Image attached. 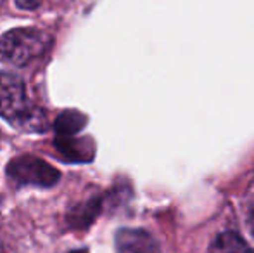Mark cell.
Instances as JSON below:
<instances>
[{
  "instance_id": "cell-1",
  "label": "cell",
  "mask_w": 254,
  "mask_h": 253,
  "mask_svg": "<svg viewBox=\"0 0 254 253\" xmlns=\"http://www.w3.org/2000/svg\"><path fill=\"white\" fill-rule=\"evenodd\" d=\"M0 116L19 130L45 132V115L31 102L26 84L9 71L0 73Z\"/></svg>"
},
{
  "instance_id": "cell-2",
  "label": "cell",
  "mask_w": 254,
  "mask_h": 253,
  "mask_svg": "<svg viewBox=\"0 0 254 253\" xmlns=\"http://www.w3.org/2000/svg\"><path fill=\"white\" fill-rule=\"evenodd\" d=\"M52 37L38 28H16L0 37V61L12 66L26 64L40 59L51 49Z\"/></svg>"
},
{
  "instance_id": "cell-3",
  "label": "cell",
  "mask_w": 254,
  "mask_h": 253,
  "mask_svg": "<svg viewBox=\"0 0 254 253\" xmlns=\"http://www.w3.org/2000/svg\"><path fill=\"white\" fill-rule=\"evenodd\" d=\"M7 175L10 180L19 186H40L49 187L59 180L61 173L52 169L44 160L35 158V156L24 155L12 160L7 167Z\"/></svg>"
},
{
  "instance_id": "cell-4",
  "label": "cell",
  "mask_w": 254,
  "mask_h": 253,
  "mask_svg": "<svg viewBox=\"0 0 254 253\" xmlns=\"http://www.w3.org/2000/svg\"><path fill=\"white\" fill-rule=\"evenodd\" d=\"M209 253H254V250L249 248V245L237 233L227 231L213 241Z\"/></svg>"
},
{
  "instance_id": "cell-5",
  "label": "cell",
  "mask_w": 254,
  "mask_h": 253,
  "mask_svg": "<svg viewBox=\"0 0 254 253\" xmlns=\"http://www.w3.org/2000/svg\"><path fill=\"white\" fill-rule=\"evenodd\" d=\"M246 222H248L249 231L254 236V196H251L249 201L246 203Z\"/></svg>"
},
{
  "instance_id": "cell-6",
  "label": "cell",
  "mask_w": 254,
  "mask_h": 253,
  "mask_svg": "<svg viewBox=\"0 0 254 253\" xmlns=\"http://www.w3.org/2000/svg\"><path fill=\"white\" fill-rule=\"evenodd\" d=\"M14 2H16V5L19 7L21 10H33V9H37L44 0H14Z\"/></svg>"
},
{
  "instance_id": "cell-7",
  "label": "cell",
  "mask_w": 254,
  "mask_h": 253,
  "mask_svg": "<svg viewBox=\"0 0 254 253\" xmlns=\"http://www.w3.org/2000/svg\"><path fill=\"white\" fill-rule=\"evenodd\" d=\"M3 2H5V0H0V5H2V3H3Z\"/></svg>"
}]
</instances>
